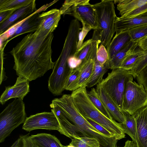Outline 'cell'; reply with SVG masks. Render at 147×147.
Wrapping results in <instances>:
<instances>
[{"instance_id":"cell-1","label":"cell","mask_w":147,"mask_h":147,"mask_svg":"<svg viewBox=\"0 0 147 147\" xmlns=\"http://www.w3.org/2000/svg\"><path fill=\"white\" fill-rule=\"evenodd\" d=\"M53 33L36 31L25 36L10 53L13 56V69L17 75L29 81L42 76L53 69L52 59Z\"/></svg>"},{"instance_id":"cell-2","label":"cell","mask_w":147,"mask_h":147,"mask_svg":"<svg viewBox=\"0 0 147 147\" xmlns=\"http://www.w3.org/2000/svg\"><path fill=\"white\" fill-rule=\"evenodd\" d=\"M60 111L55 115L61 129V134L72 139L93 138L99 142L101 147H117L118 140L102 134L80 114L70 97L63 100L59 105Z\"/></svg>"},{"instance_id":"cell-3","label":"cell","mask_w":147,"mask_h":147,"mask_svg":"<svg viewBox=\"0 0 147 147\" xmlns=\"http://www.w3.org/2000/svg\"><path fill=\"white\" fill-rule=\"evenodd\" d=\"M85 85L72 91L71 94L76 107L85 118H89L103 127L117 140L125 138L122 123L110 119L101 113L89 99Z\"/></svg>"},{"instance_id":"cell-4","label":"cell","mask_w":147,"mask_h":147,"mask_svg":"<svg viewBox=\"0 0 147 147\" xmlns=\"http://www.w3.org/2000/svg\"><path fill=\"white\" fill-rule=\"evenodd\" d=\"M113 1L102 0L93 5L96 16L98 28L94 30L92 39L107 48L115 32L116 15Z\"/></svg>"},{"instance_id":"cell-5","label":"cell","mask_w":147,"mask_h":147,"mask_svg":"<svg viewBox=\"0 0 147 147\" xmlns=\"http://www.w3.org/2000/svg\"><path fill=\"white\" fill-rule=\"evenodd\" d=\"M23 100L15 99L0 114V142H3L11 132L26 118Z\"/></svg>"},{"instance_id":"cell-6","label":"cell","mask_w":147,"mask_h":147,"mask_svg":"<svg viewBox=\"0 0 147 147\" xmlns=\"http://www.w3.org/2000/svg\"><path fill=\"white\" fill-rule=\"evenodd\" d=\"M134 77L130 71L121 68L112 70L99 83L122 113V102L126 84Z\"/></svg>"},{"instance_id":"cell-7","label":"cell","mask_w":147,"mask_h":147,"mask_svg":"<svg viewBox=\"0 0 147 147\" xmlns=\"http://www.w3.org/2000/svg\"><path fill=\"white\" fill-rule=\"evenodd\" d=\"M74 54L71 49L67 47L63 48L55 64L52 72L48 80V88L54 95L61 94L64 90L65 80L70 69L67 64L69 58Z\"/></svg>"},{"instance_id":"cell-8","label":"cell","mask_w":147,"mask_h":147,"mask_svg":"<svg viewBox=\"0 0 147 147\" xmlns=\"http://www.w3.org/2000/svg\"><path fill=\"white\" fill-rule=\"evenodd\" d=\"M133 80H130L126 84L122 102V112L131 115L147 105V92L142 84Z\"/></svg>"},{"instance_id":"cell-9","label":"cell","mask_w":147,"mask_h":147,"mask_svg":"<svg viewBox=\"0 0 147 147\" xmlns=\"http://www.w3.org/2000/svg\"><path fill=\"white\" fill-rule=\"evenodd\" d=\"M22 129L30 132L38 129L57 130L61 132L59 123L53 111L43 112L27 117L23 123Z\"/></svg>"},{"instance_id":"cell-10","label":"cell","mask_w":147,"mask_h":147,"mask_svg":"<svg viewBox=\"0 0 147 147\" xmlns=\"http://www.w3.org/2000/svg\"><path fill=\"white\" fill-rule=\"evenodd\" d=\"M89 0H81L69 8L64 15L68 14L80 21L82 25L94 30L98 28L96 12Z\"/></svg>"},{"instance_id":"cell-11","label":"cell","mask_w":147,"mask_h":147,"mask_svg":"<svg viewBox=\"0 0 147 147\" xmlns=\"http://www.w3.org/2000/svg\"><path fill=\"white\" fill-rule=\"evenodd\" d=\"M29 91V81L23 77L18 76L14 85L5 87V90L0 96V103L3 105L12 98L23 100Z\"/></svg>"},{"instance_id":"cell-12","label":"cell","mask_w":147,"mask_h":147,"mask_svg":"<svg viewBox=\"0 0 147 147\" xmlns=\"http://www.w3.org/2000/svg\"><path fill=\"white\" fill-rule=\"evenodd\" d=\"M58 1L54 0L44 5L32 14L30 17L18 28L14 35L9 40H7L9 42L13 38L25 33L35 32L37 30L41 20L39 13L45 11Z\"/></svg>"},{"instance_id":"cell-13","label":"cell","mask_w":147,"mask_h":147,"mask_svg":"<svg viewBox=\"0 0 147 147\" xmlns=\"http://www.w3.org/2000/svg\"><path fill=\"white\" fill-rule=\"evenodd\" d=\"M132 116L136 122L135 144L137 147H147V105Z\"/></svg>"},{"instance_id":"cell-14","label":"cell","mask_w":147,"mask_h":147,"mask_svg":"<svg viewBox=\"0 0 147 147\" xmlns=\"http://www.w3.org/2000/svg\"><path fill=\"white\" fill-rule=\"evenodd\" d=\"M61 14L59 9H53L40 14V23L36 30L47 33H53L57 27Z\"/></svg>"},{"instance_id":"cell-15","label":"cell","mask_w":147,"mask_h":147,"mask_svg":"<svg viewBox=\"0 0 147 147\" xmlns=\"http://www.w3.org/2000/svg\"><path fill=\"white\" fill-rule=\"evenodd\" d=\"M35 0L28 5L15 11L6 20L0 24V34L18 22L27 17L36 11Z\"/></svg>"},{"instance_id":"cell-16","label":"cell","mask_w":147,"mask_h":147,"mask_svg":"<svg viewBox=\"0 0 147 147\" xmlns=\"http://www.w3.org/2000/svg\"><path fill=\"white\" fill-rule=\"evenodd\" d=\"M96 90L99 98L112 118L119 123H124L125 120L122 113L99 84L97 85Z\"/></svg>"},{"instance_id":"cell-17","label":"cell","mask_w":147,"mask_h":147,"mask_svg":"<svg viewBox=\"0 0 147 147\" xmlns=\"http://www.w3.org/2000/svg\"><path fill=\"white\" fill-rule=\"evenodd\" d=\"M98 45V44L96 45L88 59L79 66L80 68V74L78 83L77 89L86 86L92 75L95 60L96 58Z\"/></svg>"},{"instance_id":"cell-18","label":"cell","mask_w":147,"mask_h":147,"mask_svg":"<svg viewBox=\"0 0 147 147\" xmlns=\"http://www.w3.org/2000/svg\"><path fill=\"white\" fill-rule=\"evenodd\" d=\"M146 24H147V12L131 18L117 17L115 22V32L118 33Z\"/></svg>"},{"instance_id":"cell-19","label":"cell","mask_w":147,"mask_h":147,"mask_svg":"<svg viewBox=\"0 0 147 147\" xmlns=\"http://www.w3.org/2000/svg\"><path fill=\"white\" fill-rule=\"evenodd\" d=\"M131 40L128 31L116 33L106 48L109 54V62L117 53L123 49Z\"/></svg>"},{"instance_id":"cell-20","label":"cell","mask_w":147,"mask_h":147,"mask_svg":"<svg viewBox=\"0 0 147 147\" xmlns=\"http://www.w3.org/2000/svg\"><path fill=\"white\" fill-rule=\"evenodd\" d=\"M138 46V42L130 41L109 60V69L113 70L120 68L122 62L127 55L133 51Z\"/></svg>"},{"instance_id":"cell-21","label":"cell","mask_w":147,"mask_h":147,"mask_svg":"<svg viewBox=\"0 0 147 147\" xmlns=\"http://www.w3.org/2000/svg\"><path fill=\"white\" fill-rule=\"evenodd\" d=\"M30 137L38 147H64L57 138L50 134L40 133Z\"/></svg>"},{"instance_id":"cell-22","label":"cell","mask_w":147,"mask_h":147,"mask_svg":"<svg viewBox=\"0 0 147 147\" xmlns=\"http://www.w3.org/2000/svg\"><path fill=\"white\" fill-rule=\"evenodd\" d=\"M117 9L121 18L125 17L132 11L147 4V0H116Z\"/></svg>"},{"instance_id":"cell-23","label":"cell","mask_w":147,"mask_h":147,"mask_svg":"<svg viewBox=\"0 0 147 147\" xmlns=\"http://www.w3.org/2000/svg\"><path fill=\"white\" fill-rule=\"evenodd\" d=\"M109 69V63L101 65L96 58L94 62V68L92 75L86 84V87H92L97 85L102 80V78Z\"/></svg>"},{"instance_id":"cell-24","label":"cell","mask_w":147,"mask_h":147,"mask_svg":"<svg viewBox=\"0 0 147 147\" xmlns=\"http://www.w3.org/2000/svg\"><path fill=\"white\" fill-rule=\"evenodd\" d=\"M98 42L90 39L84 42L81 47L77 50L74 56L82 61L86 60L93 50Z\"/></svg>"},{"instance_id":"cell-25","label":"cell","mask_w":147,"mask_h":147,"mask_svg":"<svg viewBox=\"0 0 147 147\" xmlns=\"http://www.w3.org/2000/svg\"><path fill=\"white\" fill-rule=\"evenodd\" d=\"M143 51L138 46L127 55L122 62L120 68L128 71L132 69L142 55Z\"/></svg>"},{"instance_id":"cell-26","label":"cell","mask_w":147,"mask_h":147,"mask_svg":"<svg viewBox=\"0 0 147 147\" xmlns=\"http://www.w3.org/2000/svg\"><path fill=\"white\" fill-rule=\"evenodd\" d=\"M122 113L125 120V123H122L125 133L129 136L135 143L136 122L135 118L127 112L123 111Z\"/></svg>"},{"instance_id":"cell-27","label":"cell","mask_w":147,"mask_h":147,"mask_svg":"<svg viewBox=\"0 0 147 147\" xmlns=\"http://www.w3.org/2000/svg\"><path fill=\"white\" fill-rule=\"evenodd\" d=\"M33 0H0V12L9 10H16L25 6Z\"/></svg>"},{"instance_id":"cell-28","label":"cell","mask_w":147,"mask_h":147,"mask_svg":"<svg viewBox=\"0 0 147 147\" xmlns=\"http://www.w3.org/2000/svg\"><path fill=\"white\" fill-rule=\"evenodd\" d=\"M80 74L79 67L74 69H70L65 80V90L73 91L77 89V84Z\"/></svg>"},{"instance_id":"cell-29","label":"cell","mask_w":147,"mask_h":147,"mask_svg":"<svg viewBox=\"0 0 147 147\" xmlns=\"http://www.w3.org/2000/svg\"><path fill=\"white\" fill-rule=\"evenodd\" d=\"M87 95L92 103L101 113L109 119H113L99 98L96 89L92 88L87 92Z\"/></svg>"},{"instance_id":"cell-30","label":"cell","mask_w":147,"mask_h":147,"mask_svg":"<svg viewBox=\"0 0 147 147\" xmlns=\"http://www.w3.org/2000/svg\"><path fill=\"white\" fill-rule=\"evenodd\" d=\"M131 41L138 42L147 36V24L136 26L130 28L128 30Z\"/></svg>"},{"instance_id":"cell-31","label":"cell","mask_w":147,"mask_h":147,"mask_svg":"<svg viewBox=\"0 0 147 147\" xmlns=\"http://www.w3.org/2000/svg\"><path fill=\"white\" fill-rule=\"evenodd\" d=\"M70 143L75 147H101L99 141L93 138H74Z\"/></svg>"},{"instance_id":"cell-32","label":"cell","mask_w":147,"mask_h":147,"mask_svg":"<svg viewBox=\"0 0 147 147\" xmlns=\"http://www.w3.org/2000/svg\"><path fill=\"white\" fill-rule=\"evenodd\" d=\"M147 65V50H143L142 55L140 57L135 66L130 70L134 78H136L142 70Z\"/></svg>"},{"instance_id":"cell-33","label":"cell","mask_w":147,"mask_h":147,"mask_svg":"<svg viewBox=\"0 0 147 147\" xmlns=\"http://www.w3.org/2000/svg\"><path fill=\"white\" fill-rule=\"evenodd\" d=\"M30 15L26 18L17 22L9 27L3 33L0 34V40L4 42L11 38L15 34L18 28L27 19Z\"/></svg>"},{"instance_id":"cell-34","label":"cell","mask_w":147,"mask_h":147,"mask_svg":"<svg viewBox=\"0 0 147 147\" xmlns=\"http://www.w3.org/2000/svg\"><path fill=\"white\" fill-rule=\"evenodd\" d=\"M96 59L101 65L109 63V56L108 51L106 48L102 44H100L98 48L96 54Z\"/></svg>"},{"instance_id":"cell-35","label":"cell","mask_w":147,"mask_h":147,"mask_svg":"<svg viewBox=\"0 0 147 147\" xmlns=\"http://www.w3.org/2000/svg\"><path fill=\"white\" fill-rule=\"evenodd\" d=\"M20 147H38L31 140L29 134L20 135Z\"/></svg>"},{"instance_id":"cell-36","label":"cell","mask_w":147,"mask_h":147,"mask_svg":"<svg viewBox=\"0 0 147 147\" xmlns=\"http://www.w3.org/2000/svg\"><path fill=\"white\" fill-rule=\"evenodd\" d=\"M92 30L91 28L83 25L79 32L77 44V50L79 49L83 44L84 40L88 32Z\"/></svg>"},{"instance_id":"cell-37","label":"cell","mask_w":147,"mask_h":147,"mask_svg":"<svg viewBox=\"0 0 147 147\" xmlns=\"http://www.w3.org/2000/svg\"><path fill=\"white\" fill-rule=\"evenodd\" d=\"M136 78L138 83L142 84L147 92V65L142 70Z\"/></svg>"},{"instance_id":"cell-38","label":"cell","mask_w":147,"mask_h":147,"mask_svg":"<svg viewBox=\"0 0 147 147\" xmlns=\"http://www.w3.org/2000/svg\"><path fill=\"white\" fill-rule=\"evenodd\" d=\"M85 119L93 127L102 134L109 138L113 137L109 131L100 125L90 119Z\"/></svg>"},{"instance_id":"cell-39","label":"cell","mask_w":147,"mask_h":147,"mask_svg":"<svg viewBox=\"0 0 147 147\" xmlns=\"http://www.w3.org/2000/svg\"><path fill=\"white\" fill-rule=\"evenodd\" d=\"M147 12V4L139 7L127 14L125 17L126 18H131Z\"/></svg>"},{"instance_id":"cell-40","label":"cell","mask_w":147,"mask_h":147,"mask_svg":"<svg viewBox=\"0 0 147 147\" xmlns=\"http://www.w3.org/2000/svg\"><path fill=\"white\" fill-rule=\"evenodd\" d=\"M82 62L81 61L78 59L74 55L70 56L67 61L68 66L71 69L78 67L81 64Z\"/></svg>"},{"instance_id":"cell-41","label":"cell","mask_w":147,"mask_h":147,"mask_svg":"<svg viewBox=\"0 0 147 147\" xmlns=\"http://www.w3.org/2000/svg\"><path fill=\"white\" fill-rule=\"evenodd\" d=\"M15 11L9 10L0 12V24L7 20Z\"/></svg>"},{"instance_id":"cell-42","label":"cell","mask_w":147,"mask_h":147,"mask_svg":"<svg viewBox=\"0 0 147 147\" xmlns=\"http://www.w3.org/2000/svg\"><path fill=\"white\" fill-rule=\"evenodd\" d=\"M138 46L144 51L147 50V36L138 42Z\"/></svg>"},{"instance_id":"cell-43","label":"cell","mask_w":147,"mask_h":147,"mask_svg":"<svg viewBox=\"0 0 147 147\" xmlns=\"http://www.w3.org/2000/svg\"><path fill=\"white\" fill-rule=\"evenodd\" d=\"M134 143L132 141L127 140L124 146L123 147H131Z\"/></svg>"},{"instance_id":"cell-44","label":"cell","mask_w":147,"mask_h":147,"mask_svg":"<svg viewBox=\"0 0 147 147\" xmlns=\"http://www.w3.org/2000/svg\"><path fill=\"white\" fill-rule=\"evenodd\" d=\"M16 145L15 147H20V140L18 138L16 141Z\"/></svg>"},{"instance_id":"cell-45","label":"cell","mask_w":147,"mask_h":147,"mask_svg":"<svg viewBox=\"0 0 147 147\" xmlns=\"http://www.w3.org/2000/svg\"><path fill=\"white\" fill-rule=\"evenodd\" d=\"M64 147H75L74 146L70 144L68 145H67L66 146H64Z\"/></svg>"},{"instance_id":"cell-46","label":"cell","mask_w":147,"mask_h":147,"mask_svg":"<svg viewBox=\"0 0 147 147\" xmlns=\"http://www.w3.org/2000/svg\"><path fill=\"white\" fill-rule=\"evenodd\" d=\"M16 145V142H15L10 147H15Z\"/></svg>"},{"instance_id":"cell-47","label":"cell","mask_w":147,"mask_h":147,"mask_svg":"<svg viewBox=\"0 0 147 147\" xmlns=\"http://www.w3.org/2000/svg\"><path fill=\"white\" fill-rule=\"evenodd\" d=\"M131 147H137L136 144L135 143H134Z\"/></svg>"}]
</instances>
